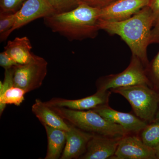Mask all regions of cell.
I'll return each instance as SVG.
<instances>
[{
  "mask_svg": "<svg viewBox=\"0 0 159 159\" xmlns=\"http://www.w3.org/2000/svg\"><path fill=\"white\" fill-rule=\"evenodd\" d=\"M155 22L152 11L147 6L123 20L109 21L99 19L98 26L100 30L120 36L129 47L132 55L138 57L145 68L149 62L147 48L150 44L151 32Z\"/></svg>",
  "mask_w": 159,
  "mask_h": 159,
  "instance_id": "obj_1",
  "label": "cell"
},
{
  "mask_svg": "<svg viewBox=\"0 0 159 159\" xmlns=\"http://www.w3.org/2000/svg\"><path fill=\"white\" fill-rule=\"evenodd\" d=\"M99 10L81 2L70 11L44 18V23L51 31L69 41L94 39L100 30Z\"/></svg>",
  "mask_w": 159,
  "mask_h": 159,
  "instance_id": "obj_2",
  "label": "cell"
},
{
  "mask_svg": "<svg viewBox=\"0 0 159 159\" xmlns=\"http://www.w3.org/2000/svg\"><path fill=\"white\" fill-rule=\"evenodd\" d=\"M51 107L67 122L89 133L111 137H122L129 134L122 126L110 122L93 110Z\"/></svg>",
  "mask_w": 159,
  "mask_h": 159,
  "instance_id": "obj_3",
  "label": "cell"
},
{
  "mask_svg": "<svg viewBox=\"0 0 159 159\" xmlns=\"http://www.w3.org/2000/svg\"><path fill=\"white\" fill-rule=\"evenodd\" d=\"M124 97L131 106L134 114L147 123L153 122L159 106V92L145 84L110 90Z\"/></svg>",
  "mask_w": 159,
  "mask_h": 159,
  "instance_id": "obj_4",
  "label": "cell"
},
{
  "mask_svg": "<svg viewBox=\"0 0 159 159\" xmlns=\"http://www.w3.org/2000/svg\"><path fill=\"white\" fill-rule=\"evenodd\" d=\"M140 84L151 87L145 66L140 60L134 55H132L129 64L124 71L119 74L102 76L96 82L97 90L101 91Z\"/></svg>",
  "mask_w": 159,
  "mask_h": 159,
  "instance_id": "obj_5",
  "label": "cell"
},
{
  "mask_svg": "<svg viewBox=\"0 0 159 159\" xmlns=\"http://www.w3.org/2000/svg\"><path fill=\"white\" fill-rule=\"evenodd\" d=\"M48 63L44 58L34 54L31 61L12 68L15 86L26 93L38 89L42 84L48 73Z\"/></svg>",
  "mask_w": 159,
  "mask_h": 159,
  "instance_id": "obj_6",
  "label": "cell"
},
{
  "mask_svg": "<svg viewBox=\"0 0 159 159\" xmlns=\"http://www.w3.org/2000/svg\"><path fill=\"white\" fill-rule=\"evenodd\" d=\"M112 159H157L153 148L145 145L138 134L122 137Z\"/></svg>",
  "mask_w": 159,
  "mask_h": 159,
  "instance_id": "obj_7",
  "label": "cell"
},
{
  "mask_svg": "<svg viewBox=\"0 0 159 159\" xmlns=\"http://www.w3.org/2000/svg\"><path fill=\"white\" fill-rule=\"evenodd\" d=\"M150 0H117L99 10V19L120 21L127 19L142 8L148 6Z\"/></svg>",
  "mask_w": 159,
  "mask_h": 159,
  "instance_id": "obj_8",
  "label": "cell"
},
{
  "mask_svg": "<svg viewBox=\"0 0 159 159\" xmlns=\"http://www.w3.org/2000/svg\"><path fill=\"white\" fill-rule=\"evenodd\" d=\"M111 93L110 90H97L93 95L80 99L54 98L45 102L51 107H64L74 110H89L99 106L108 104Z\"/></svg>",
  "mask_w": 159,
  "mask_h": 159,
  "instance_id": "obj_9",
  "label": "cell"
},
{
  "mask_svg": "<svg viewBox=\"0 0 159 159\" xmlns=\"http://www.w3.org/2000/svg\"><path fill=\"white\" fill-rule=\"evenodd\" d=\"M92 110L110 122L122 126L128 134H139L148 124L134 114L115 110L108 104L99 106Z\"/></svg>",
  "mask_w": 159,
  "mask_h": 159,
  "instance_id": "obj_10",
  "label": "cell"
},
{
  "mask_svg": "<svg viewBox=\"0 0 159 159\" xmlns=\"http://www.w3.org/2000/svg\"><path fill=\"white\" fill-rule=\"evenodd\" d=\"M16 13V21L11 33L32 21L55 14L47 0H26Z\"/></svg>",
  "mask_w": 159,
  "mask_h": 159,
  "instance_id": "obj_11",
  "label": "cell"
},
{
  "mask_svg": "<svg viewBox=\"0 0 159 159\" xmlns=\"http://www.w3.org/2000/svg\"><path fill=\"white\" fill-rule=\"evenodd\" d=\"M122 138L93 134L88 143L85 152L79 159H112Z\"/></svg>",
  "mask_w": 159,
  "mask_h": 159,
  "instance_id": "obj_12",
  "label": "cell"
},
{
  "mask_svg": "<svg viewBox=\"0 0 159 159\" xmlns=\"http://www.w3.org/2000/svg\"><path fill=\"white\" fill-rule=\"evenodd\" d=\"M69 124L70 129L66 131L65 146L60 159H79L85 152L88 143L93 134Z\"/></svg>",
  "mask_w": 159,
  "mask_h": 159,
  "instance_id": "obj_13",
  "label": "cell"
},
{
  "mask_svg": "<svg viewBox=\"0 0 159 159\" xmlns=\"http://www.w3.org/2000/svg\"><path fill=\"white\" fill-rule=\"evenodd\" d=\"M25 91L15 86L13 80V70H5L3 82L0 81V115L2 116L8 104L20 106L25 99Z\"/></svg>",
  "mask_w": 159,
  "mask_h": 159,
  "instance_id": "obj_14",
  "label": "cell"
},
{
  "mask_svg": "<svg viewBox=\"0 0 159 159\" xmlns=\"http://www.w3.org/2000/svg\"><path fill=\"white\" fill-rule=\"evenodd\" d=\"M32 111L43 125L60 129L67 131L70 129L68 122L39 99H35L32 106Z\"/></svg>",
  "mask_w": 159,
  "mask_h": 159,
  "instance_id": "obj_15",
  "label": "cell"
},
{
  "mask_svg": "<svg viewBox=\"0 0 159 159\" xmlns=\"http://www.w3.org/2000/svg\"><path fill=\"white\" fill-rule=\"evenodd\" d=\"M31 42L27 36L16 37L9 41L5 47V51L18 64L23 65L31 61L34 54L31 53Z\"/></svg>",
  "mask_w": 159,
  "mask_h": 159,
  "instance_id": "obj_16",
  "label": "cell"
},
{
  "mask_svg": "<svg viewBox=\"0 0 159 159\" xmlns=\"http://www.w3.org/2000/svg\"><path fill=\"white\" fill-rule=\"evenodd\" d=\"M48 137V149L45 159L60 158L66 143V131L44 125Z\"/></svg>",
  "mask_w": 159,
  "mask_h": 159,
  "instance_id": "obj_17",
  "label": "cell"
},
{
  "mask_svg": "<svg viewBox=\"0 0 159 159\" xmlns=\"http://www.w3.org/2000/svg\"><path fill=\"white\" fill-rule=\"evenodd\" d=\"M138 134L145 145L154 148L159 144V121L148 123Z\"/></svg>",
  "mask_w": 159,
  "mask_h": 159,
  "instance_id": "obj_18",
  "label": "cell"
},
{
  "mask_svg": "<svg viewBox=\"0 0 159 159\" xmlns=\"http://www.w3.org/2000/svg\"><path fill=\"white\" fill-rule=\"evenodd\" d=\"M16 19V11L13 13L0 14V36L1 41L5 40L11 33Z\"/></svg>",
  "mask_w": 159,
  "mask_h": 159,
  "instance_id": "obj_19",
  "label": "cell"
},
{
  "mask_svg": "<svg viewBox=\"0 0 159 159\" xmlns=\"http://www.w3.org/2000/svg\"><path fill=\"white\" fill-rule=\"evenodd\" d=\"M146 75L151 87L159 92V51L145 68Z\"/></svg>",
  "mask_w": 159,
  "mask_h": 159,
  "instance_id": "obj_20",
  "label": "cell"
},
{
  "mask_svg": "<svg viewBox=\"0 0 159 159\" xmlns=\"http://www.w3.org/2000/svg\"><path fill=\"white\" fill-rule=\"evenodd\" d=\"M55 14L63 13L75 9L79 5L80 0H47Z\"/></svg>",
  "mask_w": 159,
  "mask_h": 159,
  "instance_id": "obj_21",
  "label": "cell"
},
{
  "mask_svg": "<svg viewBox=\"0 0 159 159\" xmlns=\"http://www.w3.org/2000/svg\"><path fill=\"white\" fill-rule=\"evenodd\" d=\"M26 0H0L1 13H13L18 11Z\"/></svg>",
  "mask_w": 159,
  "mask_h": 159,
  "instance_id": "obj_22",
  "label": "cell"
},
{
  "mask_svg": "<svg viewBox=\"0 0 159 159\" xmlns=\"http://www.w3.org/2000/svg\"><path fill=\"white\" fill-rule=\"evenodd\" d=\"M18 65L5 51L0 53V66L5 70L12 68Z\"/></svg>",
  "mask_w": 159,
  "mask_h": 159,
  "instance_id": "obj_23",
  "label": "cell"
},
{
  "mask_svg": "<svg viewBox=\"0 0 159 159\" xmlns=\"http://www.w3.org/2000/svg\"><path fill=\"white\" fill-rule=\"evenodd\" d=\"M116 1L117 0H81L80 1L91 7L102 9L109 6Z\"/></svg>",
  "mask_w": 159,
  "mask_h": 159,
  "instance_id": "obj_24",
  "label": "cell"
},
{
  "mask_svg": "<svg viewBox=\"0 0 159 159\" xmlns=\"http://www.w3.org/2000/svg\"><path fill=\"white\" fill-rule=\"evenodd\" d=\"M150 43H159V18L152 29Z\"/></svg>",
  "mask_w": 159,
  "mask_h": 159,
  "instance_id": "obj_25",
  "label": "cell"
},
{
  "mask_svg": "<svg viewBox=\"0 0 159 159\" xmlns=\"http://www.w3.org/2000/svg\"><path fill=\"white\" fill-rule=\"evenodd\" d=\"M148 6L152 11L156 22L159 18V0H150Z\"/></svg>",
  "mask_w": 159,
  "mask_h": 159,
  "instance_id": "obj_26",
  "label": "cell"
},
{
  "mask_svg": "<svg viewBox=\"0 0 159 159\" xmlns=\"http://www.w3.org/2000/svg\"><path fill=\"white\" fill-rule=\"evenodd\" d=\"M154 149L155 150L157 159H159V144Z\"/></svg>",
  "mask_w": 159,
  "mask_h": 159,
  "instance_id": "obj_27",
  "label": "cell"
},
{
  "mask_svg": "<svg viewBox=\"0 0 159 159\" xmlns=\"http://www.w3.org/2000/svg\"><path fill=\"white\" fill-rule=\"evenodd\" d=\"M154 120H156V121H159V106Z\"/></svg>",
  "mask_w": 159,
  "mask_h": 159,
  "instance_id": "obj_28",
  "label": "cell"
},
{
  "mask_svg": "<svg viewBox=\"0 0 159 159\" xmlns=\"http://www.w3.org/2000/svg\"><path fill=\"white\" fill-rule=\"evenodd\" d=\"M81 1V0H80V1Z\"/></svg>",
  "mask_w": 159,
  "mask_h": 159,
  "instance_id": "obj_29",
  "label": "cell"
}]
</instances>
